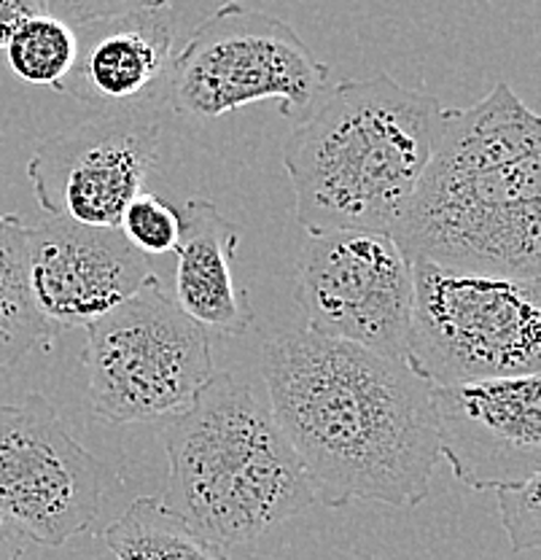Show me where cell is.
I'll list each match as a JSON object with an SVG mask.
<instances>
[{"mask_svg": "<svg viewBox=\"0 0 541 560\" xmlns=\"http://www.w3.org/2000/svg\"><path fill=\"white\" fill-rule=\"evenodd\" d=\"M270 412L313 499L415 510L439 464L432 385L404 359L313 331H281L261 353Z\"/></svg>", "mask_w": 541, "mask_h": 560, "instance_id": "1", "label": "cell"}, {"mask_svg": "<svg viewBox=\"0 0 541 560\" xmlns=\"http://www.w3.org/2000/svg\"><path fill=\"white\" fill-rule=\"evenodd\" d=\"M541 121L506 81L442 108L428 165L391 241L407 261L477 276L541 278Z\"/></svg>", "mask_w": 541, "mask_h": 560, "instance_id": "2", "label": "cell"}, {"mask_svg": "<svg viewBox=\"0 0 541 560\" xmlns=\"http://www.w3.org/2000/svg\"><path fill=\"white\" fill-rule=\"evenodd\" d=\"M439 114L434 95L388 73L324 92L283 149L302 230L388 235L426 171Z\"/></svg>", "mask_w": 541, "mask_h": 560, "instance_id": "3", "label": "cell"}, {"mask_svg": "<svg viewBox=\"0 0 541 560\" xmlns=\"http://www.w3.org/2000/svg\"><path fill=\"white\" fill-rule=\"evenodd\" d=\"M156 431L167 455L160 501L224 550L261 539L316 504L270 407L230 372H216L184 416Z\"/></svg>", "mask_w": 541, "mask_h": 560, "instance_id": "4", "label": "cell"}, {"mask_svg": "<svg viewBox=\"0 0 541 560\" xmlns=\"http://www.w3.org/2000/svg\"><path fill=\"white\" fill-rule=\"evenodd\" d=\"M404 361L428 385L539 375L541 278L477 276L410 261Z\"/></svg>", "mask_w": 541, "mask_h": 560, "instance_id": "5", "label": "cell"}, {"mask_svg": "<svg viewBox=\"0 0 541 560\" xmlns=\"http://www.w3.org/2000/svg\"><path fill=\"white\" fill-rule=\"evenodd\" d=\"M86 405L110 425L184 416L216 377L211 340L151 276L130 300L86 326Z\"/></svg>", "mask_w": 541, "mask_h": 560, "instance_id": "6", "label": "cell"}, {"mask_svg": "<svg viewBox=\"0 0 541 560\" xmlns=\"http://www.w3.org/2000/svg\"><path fill=\"white\" fill-rule=\"evenodd\" d=\"M329 68L289 22L226 0L176 51L165 103L186 119H219L275 101L286 119H305L326 92Z\"/></svg>", "mask_w": 541, "mask_h": 560, "instance_id": "7", "label": "cell"}, {"mask_svg": "<svg viewBox=\"0 0 541 560\" xmlns=\"http://www.w3.org/2000/svg\"><path fill=\"white\" fill-rule=\"evenodd\" d=\"M294 302L305 331L404 359L412 272L386 232L310 235L296 261Z\"/></svg>", "mask_w": 541, "mask_h": 560, "instance_id": "8", "label": "cell"}, {"mask_svg": "<svg viewBox=\"0 0 541 560\" xmlns=\"http://www.w3.org/2000/svg\"><path fill=\"white\" fill-rule=\"evenodd\" d=\"M154 108L101 110L40 140L27 178L44 213L119 230L125 208L165 165V127Z\"/></svg>", "mask_w": 541, "mask_h": 560, "instance_id": "9", "label": "cell"}, {"mask_svg": "<svg viewBox=\"0 0 541 560\" xmlns=\"http://www.w3.org/2000/svg\"><path fill=\"white\" fill-rule=\"evenodd\" d=\"M106 469L44 394L0 405V515L27 539L62 547L95 525Z\"/></svg>", "mask_w": 541, "mask_h": 560, "instance_id": "10", "label": "cell"}, {"mask_svg": "<svg viewBox=\"0 0 541 560\" xmlns=\"http://www.w3.org/2000/svg\"><path fill=\"white\" fill-rule=\"evenodd\" d=\"M539 375L432 385L439 458L471 490L520 486L541 475Z\"/></svg>", "mask_w": 541, "mask_h": 560, "instance_id": "11", "label": "cell"}, {"mask_svg": "<svg viewBox=\"0 0 541 560\" xmlns=\"http://www.w3.org/2000/svg\"><path fill=\"white\" fill-rule=\"evenodd\" d=\"M27 289L51 335L95 324L154 276L119 230L44 215L27 226Z\"/></svg>", "mask_w": 541, "mask_h": 560, "instance_id": "12", "label": "cell"}, {"mask_svg": "<svg viewBox=\"0 0 541 560\" xmlns=\"http://www.w3.org/2000/svg\"><path fill=\"white\" fill-rule=\"evenodd\" d=\"M75 35L79 57L60 92L97 110L165 103L167 75L176 60L173 3L86 22Z\"/></svg>", "mask_w": 541, "mask_h": 560, "instance_id": "13", "label": "cell"}, {"mask_svg": "<svg viewBox=\"0 0 541 560\" xmlns=\"http://www.w3.org/2000/svg\"><path fill=\"white\" fill-rule=\"evenodd\" d=\"M240 237V226L211 200L197 197L180 210L176 305L202 329L226 337L246 335L254 324L251 302L232 272Z\"/></svg>", "mask_w": 541, "mask_h": 560, "instance_id": "14", "label": "cell"}, {"mask_svg": "<svg viewBox=\"0 0 541 560\" xmlns=\"http://www.w3.org/2000/svg\"><path fill=\"white\" fill-rule=\"evenodd\" d=\"M103 541L116 560H232L224 547L195 534L156 495L132 501L103 530Z\"/></svg>", "mask_w": 541, "mask_h": 560, "instance_id": "15", "label": "cell"}, {"mask_svg": "<svg viewBox=\"0 0 541 560\" xmlns=\"http://www.w3.org/2000/svg\"><path fill=\"white\" fill-rule=\"evenodd\" d=\"M25 235L22 219L0 226V372L57 340L31 300Z\"/></svg>", "mask_w": 541, "mask_h": 560, "instance_id": "16", "label": "cell"}, {"mask_svg": "<svg viewBox=\"0 0 541 560\" xmlns=\"http://www.w3.org/2000/svg\"><path fill=\"white\" fill-rule=\"evenodd\" d=\"M9 68L33 86L60 92L79 57V35L51 14H38L22 22L5 44Z\"/></svg>", "mask_w": 541, "mask_h": 560, "instance_id": "17", "label": "cell"}, {"mask_svg": "<svg viewBox=\"0 0 541 560\" xmlns=\"http://www.w3.org/2000/svg\"><path fill=\"white\" fill-rule=\"evenodd\" d=\"M119 232L143 256L176 254L180 243V210L154 191H141L121 213Z\"/></svg>", "mask_w": 541, "mask_h": 560, "instance_id": "18", "label": "cell"}, {"mask_svg": "<svg viewBox=\"0 0 541 560\" xmlns=\"http://www.w3.org/2000/svg\"><path fill=\"white\" fill-rule=\"evenodd\" d=\"M541 477V475H539ZM539 477L496 490L498 515L515 552L537 550L541 545V493Z\"/></svg>", "mask_w": 541, "mask_h": 560, "instance_id": "19", "label": "cell"}, {"mask_svg": "<svg viewBox=\"0 0 541 560\" xmlns=\"http://www.w3.org/2000/svg\"><path fill=\"white\" fill-rule=\"evenodd\" d=\"M170 0H44L46 14L57 16L66 25L81 27L86 22L110 20V16H125L132 11L156 9Z\"/></svg>", "mask_w": 541, "mask_h": 560, "instance_id": "20", "label": "cell"}, {"mask_svg": "<svg viewBox=\"0 0 541 560\" xmlns=\"http://www.w3.org/2000/svg\"><path fill=\"white\" fill-rule=\"evenodd\" d=\"M46 14L44 0H0V49H5L9 38L22 22Z\"/></svg>", "mask_w": 541, "mask_h": 560, "instance_id": "21", "label": "cell"}, {"mask_svg": "<svg viewBox=\"0 0 541 560\" xmlns=\"http://www.w3.org/2000/svg\"><path fill=\"white\" fill-rule=\"evenodd\" d=\"M27 552V536L0 515V560H22Z\"/></svg>", "mask_w": 541, "mask_h": 560, "instance_id": "22", "label": "cell"}, {"mask_svg": "<svg viewBox=\"0 0 541 560\" xmlns=\"http://www.w3.org/2000/svg\"><path fill=\"white\" fill-rule=\"evenodd\" d=\"M16 219H20V215H14V213H0V226L11 224V221H16Z\"/></svg>", "mask_w": 541, "mask_h": 560, "instance_id": "23", "label": "cell"}]
</instances>
